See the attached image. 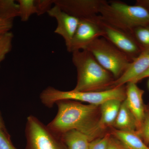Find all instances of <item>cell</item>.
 <instances>
[{
	"label": "cell",
	"mask_w": 149,
	"mask_h": 149,
	"mask_svg": "<svg viewBox=\"0 0 149 149\" xmlns=\"http://www.w3.org/2000/svg\"><path fill=\"white\" fill-rule=\"evenodd\" d=\"M13 21L0 19V34L10 32L13 27Z\"/></svg>",
	"instance_id": "d4e9b609"
},
{
	"label": "cell",
	"mask_w": 149,
	"mask_h": 149,
	"mask_svg": "<svg viewBox=\"0 0 149 149\" xmlns=\"http://www.w3.org/2000/svg\"><path fill=\"white\" fill-rule=\"evenodd\" d=\"M47 14L56 20L57 25L54 32L63 38L67 50L68 51L80 19L63 11L56 5H54Z\"/></svg>",
	"instance_id": "30bf717a"
},
{
	"label": "cell",
	"mask_w": 149,
	"mask_h": 149,
	"mask_svg": "<svg viewBox=\"0 0 149 149\" xmlns=\"http://www.w3.org/2000/svg\"><path fill=\"white\" fill-rule=\"evenodd\" d=\"M149 77V68L147 70H146L145 72L142 73V74L139 75V76L136 77L134 80H133V81L130 82L137 83L139 81H141V80H143L144 78H147V77Z\"/></svg>",
	"instance_id": "83f0119b"
},
{
	"label": "cell",
	"mask_w": 149,
	"mask_h": 149,
	"mask_svg": "<svg viewBox=\"0 0 149 149\" xmlns=\"http://www.w3.org/2000/svg\"><path fill=\"white\" fill-rule=\"evenodd\" d=\"M37 10V15L38 16L48 13L54 5V0H35Z\"/></svg>",
	"instance_id": "44dd1931"
},
{
	"label": "cell",
	"mask_w": 149,
	"mask_h": 149,
	"mask_svg": "<svg viewBox=\"0 0 149 149\" xmlns=\"http://www.w3.org/2000/svg\"><path fill=\"white\" fill-rule=\"evenodd\" d=\"M136 5L144 8L149 12V0H137Z\"/></svg>",
	"instance_id": "4316f807"
},
{
	"label": "cell",
	"mask_w": 149,
	"mask_h": 149,
	"mask_svg": "<svg viewBox=\"0 0 149 149\" xmlns=\"http://www.w3.org/2000/svg\"><path fill=\"white\" fill-rule=\"evenodd\" d=\"M97 20L103 32L102 37L125 54L131 60L142 52L141 48L130 33L108 24L99 15L97 16Z\"/></svg>",
	"instance_id": "52a82bcc"
},
{
	"label": "cell",
	"mask_w": 149,
	"mask_h": 149,
	"mask_svg": "<svg viewBox=\"0 0 149 149\" xmlns=\"http://www.w3.org/2000/svg\"><path fill=\"white\" fill-rule=\"evenodd\" d=\"M60 136L68 149H89L91 140L86 135L79 131L69 130Z\"/></svg>",
	"instance_id": "2e32d148"
},
{
	"label": "cell",
	"mask_w": 149,
	"mask_h": 149,
	"mask_svg": "<svg viewBox=\"0 0 149 149\" xmlns=\"http://www.w3.org/2000/svg\"><path fill=\"white\" fill-rule=\"evenodd\" d=\"M143 141L146 144H149V111L146 113L140 130L137 132Z\"/></svg>",
	"instance_id": "603a6c76"
},
{
	"label": "cell",
	"mask_w": 149,
	"mask_h": 149,
	"mask_svg": "<svg viewBox=\"0 0 149 149\" xmlns=\"http://www.w3.org/2000/svg\"><path fill=\"white\" fill-rule=\"evenodd\" d=\"M72 62L77 71V82L73 91L97 92L112 88V74L104 68L87 50L72 53Z\"/></svg>",
	"instance_id": "7a4b0ae2"
},
{
	"label": "cell",
	"mask_w": 149,
	"mask_h": 149,
	"mask_svg": "<svg viewBox=\"0 0 149 149\" xmlns=\"http://www.w3.org/2000/svg\"><path fill=\"white\" fill-rule=\"evenodd\" d=\"M130 34L142 51L149 49V25L135 27L130 32Z\"/></svg>",
	"instance_id": "ac0fdd59"
},
{
	"label": "cell",
	"mask_w": 149,
	"mask_h": 149,
	"mask_svg": "<svg viewBox=\"0 0 149 149\" xmlns=\"http://www.w3.org/2000/svg\"><path fill=\"white\" fill-rule=\"evenodd\" d=\"M125 88L124 85L97 92H77L60 91L49 86L40 93L41 102L47 107H53L60 101L71 100L85 102L90 104L100 106L102 104L111 100L123 101L125 99Z\"/></svg>",
	"instance_id": "277c9868"
},
{
	"label": "cell",
	"mask_w": 149,
	"mask_h": 149,
	"mask_svg": "<svg viewBox=\"0 0 149 149\" xmlns=\"http://www.w3.org/2000/svg\"><path fill=\"white\" fill-rule=\"evenodd\" d=\"M112 134L127 149H149L137 132L121 131L114 129Z\"/></svg>",
	"instance_id": "9a60e30c"
},
{
	"label": "cell",
	"mask_w": 149,
	"mask_h": 149,
	"mask_svg": "<svg viewBox=\"0 0 149 149\" xmlns=\"http://www.w3.org/2000/svg\"><path fill=\"white\" fill-rule=\"evenodd\" d=\"M25 136L27 141L25 149H65L61 136L34 116L27 117Z\"/></svg>",
	"instance_id": "8992f818"
},
{
	"label": "cell",
	"mask_w": 149,
	"mask_h": 149,
	"mask_svg": "<svg viewBox=\"0 0 149 149\" xmlns=\"http://www.w3.org/2000/svg\"><path fill=\"white\" fill-rule=\"evenodd\" d=\"M97 15L93 18L80 19L68 52L72 53L75 51L85 50L93 41L103 37L104 33L97 20Z\"/></svg>",
	"instance_id": "ba28073f"
},
{
	"label": "cell",
	"mask_w": 149,
	"mask_h": 149,
	"mask_svg": "<svg viewBox=\"0 0 149 149\" xmlns=\"http://www.w3.org/2000/svg\"><path fill=\"white\" fill-rule=\"evenodd\" d=\"M116 130L129 132H137L138 125L134 116L127 105L125 100L122 102L115 122Z\"/></svg>",
	"instance_id": "5bb4252c"
},
{
	"label": "cell",
	"mask_w": 149,
	"mask_h": 149,
	"mask_svg": "<svg viewBox=\"0 0 149 149\" xmlns=\"http://www.w3.org/2000/svg\"><path fill=\"white\" fill-rule=\"evenodd\" d=\"M104 0H54V5L79 19L93 18L97 15Z\"/></svg>",
	"instance_id": "9c48e42d"
},
{
	"label": "cell",
	"mask_w": 149,
	"mask_h": 149,
	"mask_svg": "<svg viewBox=\"0 0 149 149\" xmlns=\"http://www.w3.org/2000/svg\"><path fill=\"white\" fill-rule=\"evenodd\" d=\"M99 14L107 23L130 34L135 27L149 25V12L136 4L130 5L120 1L104 0Z\"/></svg>",
	"instance_id": "3957f363"
},
{
	"label": "cell",
	"mask_w": 149,
	"mask_h": 149,
	"mask_svg": "<svg viewBox=\"0 0 149 149\" xmlns=\"http://www.w3.org/2000/svg\"><path fill=\"white\" fill-rule=\"evenodd\" d=\"M107 149H127L125 146L116 138L110 137Z\"/></svg>",
	"instance_id": "484cf974"
},
{
	"label": "cell",
	"mask_w": 149,
	"mask_h": 149,
	"mask_svg": "<svg viewBox=\"0 0 149 149\" xmlns=\"http://www.w3.org/2000/svg\"><path fill=\"white\" fill-rule=\"evenodd\" d=\"M149 68V49L143 51L133 59L125 72L113 81L112 88L123 86L145 72Z\"/></svg>",
	"instance_id": "7c38bea8"
},
{
	"label": "cell",
	"mask_w": 149,
	"mask_h": 149,
	"mask_svg": "<svg viewBox=\"0 0 149 149\" xmlns=\"http://www.w3.org/2000/svg\"><path fill=\"white\" fill-rule=\"evenodd\" d=\"M0 128H2V129H6L4 124L3 122L2 118L1 117V115H0Z\"/></svg>",
	"instance_id": "f1b7e54d"
},
{
	"label": "cell",
	"mask_w": 149,
	"mask_h": 149,
	"mask_svg": "<svg viewBox=\"0 0 149 149\" xmlns=\"http://www.w3.org/2000/svg\"><path fill=\"white\" fill-rule=\"evenodd\" d=\"M144 91L133 82L127 83L125 88V101L132 113L138 125V130H140L143 122L146 113L143 101Z\"/></svg>",
	"instance_id": "8fae6325"
},
{
	"label": "cell",
	"mask_w": 149,
	"mask_h": 149,
	"mask_svg": "<svg viewBox=\"0 0 149 149\" xmlns=\"http://www.w3.org/2000/svg\"><path fill=\"white\" fill-rule=\"evenodd\" d=\"M13 38V34L10 31L0 34V68L2 63L11 51Z\"/></svg>",
	"instance_id": "ffe728a7"
},
{
	"label": "cell",
	"mask_w": 149,
	"mask_h": 149,
	"mask_svg": "<svg viewBox=\"0 0 149 149\" xmlns=\"http://www.w3.org/2000/svg\"><path fill=\"white\" fill-rule=\"evenodd\" d=\"M148 88L149 89V79L148 80Z\"/></svg>",
	"instance_id": "f546056e"
},
{
	"label": "cell",
	"mask_w": 149,
	"mask_h": 149,
	"mask_svg": "<svg viewBox=\"0 0 149 149\" xmlns=\"http://www.w3.org/2000/svg\"><path fill=\"white\" fill-rule=\"evenodd\" d=\"M110 135L107 134L102 138L91 141L89 149H107L110 138Z\"/></svg>",
	"instance_id": "7402d4cb"
},
{
	"label": "cell",
	"mask_w": 149,
	"mask_h": 149,
	"mask_svg": "<svg viewBox=\"0 0 149 149\" xmlns=\"http://www.w3.org/2000/svg\"><path fill=\"white\" fill-rule=\"evenodd\" d=\"M122 102L119 100H111L100 106V125L103 130L114 125Z\"/></svg>",
	"instance_id": "4fadbf2b"
},
{
	"label": "cell",
	"mask_w": 149,
	"mask_h": 149,
	"mask_svg": "<svg viewBox=\"0 0 149 149\" xmlns=\"http://www.w3.org/2000/svg\"><path fill=\"white\" fill-rule=\"evenodd\" d=\"M18 3L14 0H0V19L12 20L19 17Z\"/></svg>",
	"instance_id": "e0dca14e"
},
{
	"label": "cell",
	"mask_w": 149,
	"mask_h": 149,
	"mask_svg": "<svg viewBox=\"0 0 149 149\" xmlns=\"http://www.w3.org/2000/svg\"><path fill=\"white\" fill-rule=\"evenodd\" d=\"M56 104L57 113L47 126L57 135L61 136L69 130H76L92 141L103 131L100 125L99 106L71 100L60 101Z\"/></svg>",
	"instance_id": "6da1fadb"
},
{
	"label": "cell",
	"mask_w": 149,
	"mask_h": 149,
	"mask_svg": "<svg viewBox=\"0 0 149 149\" xmlns=\"http://www.w3.org/2000/svg\"><path fill=\"white\" fill-rule=\"evenodd\" d=\"M85 50L112 74L115 80L125 72L132 61L128 56L102 37L93 41Z\"/></svg>",
	"instance_id": "5b68a950"
},
{
	"label": "cell",
	"mask_w": 149,
	"mask_h": 149,
	"mask_svg": "<svg viewBox=\"0 0 149 149\" xmlns=\"http://www.w3.org/2000/svg\"><path fill=\"white\" fill-rule=\"evenodd\" d=\"M0 149H16L14 147L6 129L0 128Z\"/></svg>",
	"instance_id": "cb8c5ba5"
},
{
	"label": "cell",
	"mask_w": 149,
	"mask_h": 149,
	"mask_svg": "<svg viewBox=\"0 0 149 149\" xmlns=\"http://www.w3.org/2000/svg\"><path fill=\"white\" fill-rule=\"evenodd\" d=\"M19 8V15L21 21H28L33 14H37V10L35 5V0H18Z\"/></svg>",
	"instance_id": "d6986e66"
}]
</instances>
